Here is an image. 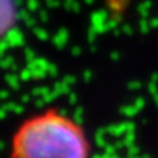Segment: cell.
I'll return each instance as SVG.
<instances>
[{
  "label": "cell",
  "mask_w": 158,
  "mask_h": 158,
  "mask_svg": "<svg viewBox=\"0 0 158 158\" xmlns=\"http://www.w3.org/2000/svg\"><path fill=\"white\" fill-rule=\"evenodd\" d=\"M11 158H91V141L77 118L58 108L29 115L11 137Z\"/></svg>",
  "instance_id": "obj_1"
},
{
  "label": "cell",
  "mask_w": 158,
  "mask_h": 158,
  "mask_svg": "<svg viewBox=\"0 0 158 158\" xmlns=\"http://www.w3.org/2000/svg\"><path fill=\"white\" fill-rule=\"evenodd\" d=\"M16 23V8L13 0H0V40L13 28Z\"/></svg>",
  "instance_id": "obj_2"
}]
</instances>
